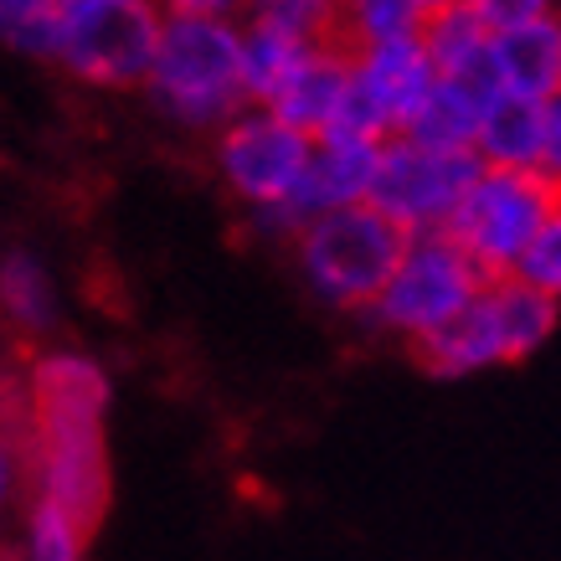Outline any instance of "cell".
I'll return each mask as SVG.
<instances>
[{"instance_id": "obj_1", "label": "cell", "mask_w": 561, "mask_h": 561, "mask_svg": "<svg viewBox=\"0 0 561 561\" xmlns=\"http://www.w3.org/2000/svg\"><path fill=\"white\" fill-rule=\"evenodd\" d=\"M32 494L93 536L108 511V371L83 351H42L21 381Z\"/></svg>"}, {"instance_id": "obj_2", "label": "cell", "mask_w": 561, "mask_h": 561, "mask_svg": "<svg viewBox=\"0 0 561 561\" xmlns=\"http://www.w3.org/2000/svg\"><path fill=\"white\" fill-rule=\"evenodd\" d=\"M145 99L160 119L186 135H217L248 103L242 88V26L238 21L165 16L154 68L145 78Z\"/></svg>"}, {"instance_id": "obj_3", "label": "cell", "mask_w": 561, "mask_h": 561, "mask_svg": "<svg viewBox=\"0 0 561 561\" xmlns=\"http://www.w3.org/2000/svg\"><path fill=\"white\" fill-rule=\"evenodd\" d=\"M408 242L412 238L397 221H387L366 202V206H345V211H324V217L305 221L294 232L289 253L299 278H305V289L324 309L366 314L376 305V294L387 289L391 268L402 263Z\"/></svg>"}, {"instance_id": "obj_4", "label": "cell", "mask_w": 561, "mask_h": 561, "mask_svg": "<svg viewBox=\"0 0 561 561\" xmlns=\"http://www.w3.org/2000/svg\"><path fill=\"white\" fill-rule=\"evenodd\" d=\"M561 305L536 294L520 278H490L479 299L463 309L459 320H448L438 335H427L423 345H412V356L427 376L459 381V376H479L490 366H511V360L536 356L551 330H557Z\"/></svg>"}, {"instance_id": "obj_5", "label": "cell", "mask_w": 561, "mask_h": 561, "mask_svg": "<svg viewBox=\"0 0 561 561\" xmlns=\"http://www.w3.org/2000/svg\"><path fill=\"white\" fill-rule=\"evenodd\" d=\"M160 32H165L160 0H68L51 62L88 88L145 93Z\"/></svg>"}, {"instance_id": "obj_6", "label": "cell", "mask_w": 561, "mask_h": 561, "mask_svg": "<svg viewBox=\"0 0 561 561\" xmlns=\"http://www.w3.org/2000/svg\"><path fill=\"white\" fill-rule=\"evenodd\" d=\"M490 278L469 263L454 238H443V232H427V238H412L402 263L391 268L387 289L376 294V305L360 314V320L371 324L376 335H387V341H402L423 345L427 335H438L448 320H459L463 309L479 299Z\"/></svg>"}, {"instance_id": "obj_7", "label": "cell", "mask_w": 561, "mask_h": 561, "mask_svg": "<svg viewBox=\"0 0 561 561\" xmlns=\"http://www.w3.org/2000/svg\"><path fill=\"white\" fill-rule=\"evenodd\" d=\"M557 202L561 186H551L541 171H490V165H479L474 186L463 191V202L454 211V221L443 227V238L459 242L484 278H511Z\"/></svg>"}, {"instance_id": "obj_8", "label": "cell", "mask_w": 561, "mask_h": 561, "mask_svg": "<svg viewBox=\"0 0 561 561\" xmlns=\"http://www.w3.org/2000/svg\"><path fill=\"white\" fill-rule=\"evenodd\" d=\"M309 145L314 139L299 135L268 108H242L238 119L211 135V171L248 217H263L294 196L309 165Z\"/></svg>"}, {"instance_id": "obj_9", "label": "cell", "mask_w": 561, "mask_h": 561, "mask_svg": "<svg viewBox=\"0 0 561 561\" xmlns=\"http://www.w3.org/2000/svg\"><path fill=\"white\" fill-rule=\"evenodd\" d=\"M474 175H479V154L427 150L417 139L397 135L381 145L366 202L387 221H397L408 238H427V232H443L454 221L463 191L474 186Z\"/></svg>"}, {"instance_id": "obj_10", "label": "cell", "mask_w": 561, "mask_h": 561, "mask_svg": "<svg viewBox=\"0 0 561 561\" xmlns=\"http://www.w3.org/2000/svg\"><path fill=\"white\" fill-rule=\"evenodd\" d=\"M376 160H381V139H360L345 135V129H330L309 145V165L299 175L294 196L278 211H263L253 217L257 232H273V238L294 242V232L305 221L324 217V211H345V206H366L376 181Z\"/></svg>"}, {"instance_id": "obj_11", "label": "cell", "mask_w": 561, "mask_h": 561, "mask_svg": "<svg viewBox=\"0 0 561 561\" xmlns=\"http://www.w3.org/2000/svg\"><path fill=\"white\" fill-rule=\"evenodd\" d=\"M490 62L500 93L551 103L561 93V11H546V16L511 26V32H494Z\"/></svg>"}, {"instance_id": "obj_12", "label": "cell", "mask_w": 561, "mask_h": 561, "mask_svg": "<svg viewBox=\"0 0 561 561\" xmlns=\"http://www.w3.org/2000/svg\"><path fill=\"white\" fill-rule=\"evenodd\" d=\"M345 99H351V47H314L289 72V83L273 93L268 114L294 124L299 135L320 139L341 124Z\"/></svg>"}, {"instance_id": "obj_13", "label": "cell", "mask_w": 561, "mask_h": 561, "mask_svg": "<svg viewBox=\"0 0 561 561\" xmlns=\"http://www.w3.org/2000/svg\"><path fill=\"white\" fill-rule=\"evenodd\" d=\"M500 99L494 83V62L484 72H463V78H438L427 103L417 108V119L408 124V139L427 145V150H448V154H474L479 124L490 114V103Z\"/></svg>"}, {"instance_id": "obj_14", "label": "cell", "mask_w": 561, "mask_h": 561, "mask_svg": "<svg viewBox=\"0 0 561 561\" xmlns=\"http://www.w3.org/2000/svg\"><path fill=\"white\" fill-rule=\"evenodd\" d=\"M541 139H546V103L511 99L500 93L479 124L474 154L490 171H541Z\"/></svg>"}, {"instance_id": "obj_15", "label": "cell", "mask_w": 561, "mask_h": 561, "mask_svg": "<svg viewBox=\"0 0 561 561\" xmlns=\"http://www.w3.org/2000/svg\"><path fill=\"white\" fill-rule=\"evenodd\" d=\"M0 320L21 341H47L57 330V284L47 263L26 248L0 253Z\"/></svg>"}, {"instance_id": "obj_16", "label": "cell", "mask_w": 561, "mask_h": 561, "mask_svg": "<svg viewBox=\"0 0 561 561\" xmlns=\"http://www.w3.org/2000/svg\"><path fill=\"white\" fill-rule=\"evenodd\" d=\"M242 26V88H248V103L253 108H268L273 93L289 83V72L305 62L314 47L294 42L289 32L278 26H263V21H238Z\"/></svg>"}, {"instance_id": "obj_17", "label": "cell", "mask_w": 561, "mask_h": 561, "mask_svg": "<svg viewBox=\"0 0 561 561\" xmlns=\"http://www.w3.org/2000/svg\"><path fill=\"white\" fill-rule=\"evenodd\" d=\"M417 36H423V47H427V57H433L438 78H463V72L490 68L494 32L469 11V5H463V0L459 5H448V11H438V16H427Z\"/></svg>"}, {"instance_id": "obj_18", "label": "cell", "mask_w": 561, "mask_h": 561, "mask_svg": "<svg viewBox=\"0 0 561 561\" xmlns=\"http://www.w3.org/2000/svg\"><path fill=\"white\" fill-rule=\"evenodd\" d=\"M248 21L278 26L305 47H345L341 0H248Z\"/></svg>"}, {"instance_id": "obj_19", "label": "cell", "mask_w": 561, "mask_h": 561, "mask_svg": "<svg viewBox=\"0 0 561 561\" xmlns=\"http://www.w3.org/2000/svg\"><path fill=\"white\" fill-rule=\"evenodd\" d=\"M88 536L72 515L51 511L42 500L21 505V536H16V561H88Z\"/></svg>"}, {"instance_id": "obj_20", "label": "cell", "mask_w": 561, "mask_h": 561, "mask_svg": "<svg viewBox=\"0 0 561 561\" xmlns=\"http://www.w3.org/2000/svg\"><path fill=\"white\" fill-rule=\"evenodd\" d=\"M62 5L68 0H0V47L51 62L57 32H62Z\"/></svg>"}, {"instance_id": "obj_21", "label": "cell", "mask_w": 561, "mask_h": 561, "mask_svg": "<svg viewBox=\"0 0 561 561\" xmlns=\"http://www.w3.org/2000/svg\"><path fill=\"white\" fill-rule=\"evenodd\" d=\"M423 32V11L412 0H351L345 5V47H381Z\"/></svg>"}, {"instance_id": "obj_22", "label": "cell", "mask_w": 561, "mask_h": 561, "mask_svg": "<svg viewBox=\"0 0 561 561\" xmlns=\"http://www.w3.org/2000/svg\"><path fill=\"white\" fill-rule=\"evenodd\" d=\"M511 278H520V284H530L536 294H546V299L561 305V202L551 206V217H546L541 232L530 238L526 257L515 263Z\"/></svg>"}, {"instance_id": "obj_23", "label": "cell", "mask_w": 561, "mask_h": 561, "mask_svg": "<svg viewBox=\"0 0 561 561\" xmlns=\"http://www.w3.org/2000/svg\"><path fill=\"white\" fill-rule=\"evenodd\" d=\"M490 32H511V26H526V21L557 11V0H463Z\"/></svg>"}, {"instance_id": "obj_24", "label": "cell", "mask_w": 561, "mask_h": 561, "mask_svg": "<svg viewBox=\"0 0 561 561\" xmlns=\"http://www.w3.org/2000/svg\"><path fill=\"white\" fill-rule=\"evenodd\" d=\"M165 16H202V21H242L248 0H160Z\"/></svg>"}, {"instance_id": "obj_25", "label": "cell", "mask_w": 561, "mask_h": 561, "mask_svg": "<svg viewBox=\"0 0 561 561\" xmlns=\"http://www.w3.org/2000/svg\"><path fill=\"white\" fill-rule=\"evenodd\" d=\"M541 175L561 186V93L546 103V139H541Z\"/></svg>"}, {"instance_id": "obj_26", "label": "cell", "mask_w": 561, "mask_h": 561, "mask_svg": "<svg viewBox=\"0 0 561 561\" xmlns=\"http://www.w3.org/2000/svg\"><path fill=\"white\" fill-rule=\"evenodd\" d=\"M412 5H417L427 21V16H438V11H448V5H459V0H412Z\"/></svg>"}, {"instance_id": "obj_27", "label": "cell", "mask_w": 561, "mask_h": 561, "mask_svg": "<svg viewBox=\"0 0 561 561\" xmlns=\"http://www.w3.org/2000/svg\"><path fill=\"white\" fill-rule=\"evenodd\" d=\"M0 526H5V511H0Z\"/></svg>"}, {"instance_id": "obj_28", "label": "cell", "mask_w": 561, "mask_h": 561, "mask_svg": "<svg viewBox=\"0 0 561 561\" xmlns=\"http://www.w3.org/2000/svg\"><path fill=\"white\" fill-rule=\"evenodd\" d=\"M341 5H351V0H341Z\"/></svg>"}, {"instance_id": "obj_29", "label": "cell", "mask_w": 561, "mask_h": 561, "mask_svg": "<svg viewBox=\"0 0 561 561\" xmlns=\"http://www.w3.org/2000/svg\"><path fill=\"white\" fill-rule=\"evenodd\" d=\"M557 11H561V0H557Z\"/></svg>"}]
</instances>
